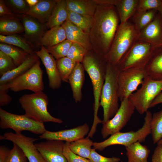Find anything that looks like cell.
Wrapping results in <instances>:
<instances>
[{
	"label": "cell",
	"mask_w": 162,
	"mask_h": 162,
	"mask_svg": "<svg viewBox=\"0 0 162 162\" xmlns=\"http://www.w3.org/2000/svg\"><path fill=\"white\" fill-rule=\"evenodd\" d=\"M34 52L36 55L40 58L45 67L48 76L50 88L53 89L59 88L62 81L57 68L56 60L54 58L43 45L39 50Z\"/></svg>",
	"instance_id": "obj_16"
},
{
	"label": "cell",
	"mask_w": 162,
	"mask_h": 162,
	"mask_svg": "<svg viewBox=\"0 0 162 162\" xmlns=\"http://www.w3.org/2000/svg\"><path fill=\"white\" fill-rule=\"evenodd\" d=\"M162 103V92L160 93L153 100L151 104L150 108L157 105Z\"/></svg>",
	"instance_id": "obj_50"
},
{
	"label": "cell",
	"mask_w": 162,
	"mask_h": 162,
	"mask_svg": "<svg viewBox=\"0 0 162 162\" xmlns=\"http://www.w3.org/2000/svg\"><path fill=\"white\" fill-rule=\"evenodd\" d=\"M17 66L11 57L0 51V76L14 69Z\"/></svg>",
	"instance_id": "obj_39"
},
{
	"label": "cell",
	"mask_w": 162,
	"mask_h": 162,
	"mask_svg": "<svg viewBox=\"0 0 162 162\" xmlns=\"http://www.w3.org/2000/svg\"><path fill=\"white\" fill-rule=\"evenodd\" d=\"M39 60L28 70L7 84L14 92L28 90L33 92L43 91L44 89L43 71Z\"/></svg>",
	"instance_id": "obj_10"
},
{
	"label": "cell",
	"mask_w": 162,
	"mask_h": 162,
	"mask_svg": "<svg viewBox=\"0 0 162 162\" xmlns=\"http://www.w3.org/2000/svg\"><path fill=\"white\" fill-rule=\"evenodd\" d=\"M152 162H162V145L158 144L152 156Z\"/></svg>",
	"instance_id": "obj_47"
},
{
	"label": "cell",
	"mask_w": 162,
	"mask_h": 162,
	"mask_svg": "<svg viewBox=\"0 0 162 162\" xmlns=\"http://www.w3.org/2000/svg\"><path fill=\"white\" fill-rule=\"evenodd\" d=\"M36 54L30 55L21 64L0 77V85L7 84L29 69L39 60Z\"/></svg>",
	"instance_id": "obj_23"
},
{
	"label": "cell",
	"mask_w": 162,
	"mask_h": 162,
	"mask_svg": "<svg viewBox=\"0 0 162 162\" xmlns=\"http://www.w3.org/2000/svg\"><path fill=\"white\" fill-rule=\"evenodd\" d=\"M84 69L82 63H77L68 78L73 97L77 103L82 99V89L85 79Z\"/></svg>",
	"instance_id": "obj_20"
},
{
	"label": "cell",
	"mask_w": 162,
	"mask_h": 162,
	"mask_svg": "<svg viewBox=\"0 0 162 162\" xmlns=\"http://www.w3.org/2000/svg\"><path fill=\"white\" fill-rule=\"evenodd\" d=\"M72 43L66 39L52 47H45L49 52L57 60L67 56Z\"/></svg>",
	"instance_id": "obj_37"
},
{
	"label": "cell",
	"mask_w": 162,
	"mask_h": 162,
	"mask_svg": "<svg viewBox=\"0 0 162 162\" xmlns=\"http://www.w3.org/2000/svg\"><path fill=\"white\" fill-rule=\"evenodd\" d=\"M62 25L64 30L67 40L81 45L87 51L92 50L88 34L73 24L68 18Z\"/></svg>",
	"instance_id": "obj_18"
},
{
	"label": "cell",
	"mask_w": 162,
	"mask_h": 162,
	"mask_svg": "<svg viewBox=\"0 0 162 162\" xmlns=\"http://www.w3.org/2000/svg\"><path fill=\"white\" fill-rule=\"evenodd\" d=\"M57 0H39L36 5L30 7L27 14L42 23H46L52 14Z\"/></svg>",
	"instance_id": "obj_19"
},
{
	"label": "cell",
	"mask_w": 162,
	"mask_h": 162,
	"mask_svg": "<svg viewBox=\"0 0 162 162\" xmlns=\"http://www.w3.org/2000/svg\"><path fill=\"white\" fill-rule=\"evenodd\" d=\"M144 69L147 76L149 78L162 81V46L156 49Z\"/></svg>",
	"instance_id": "obj_21"
},
{
	"label": "cell",
	"mask_w": 162,
	"mask_h": 162,
	"mask_svg": "<svg viewBox=\"0 0 162 162\" xmlns=\"http://www.w3.org/2000/svg\"><path fill=\"white\" fill-rule=\"evenodd\" d=\"M138 40L157 47L162 46V23L158 12L154 20L140 32Z\"/></svg>",
	"instance_id": "obj_17"
},
{
	"label": "cell",
	"mask_w": 162,
	"mask_h": 162,
	"mask_svg": "<svg viewBox=\"0 0 162 162\" xmlns=\"http://www.w3.org/2000/svg\"><path fill=\"white\" fill-rule=\"evenodd\" d=\"M9 89L7 84L0 85V106H6L11 101L12 99L8 94Z\"/></svg>",
	"instance_id": "obj_45"
},
{
	"label": "cell",
	"mask_w": 162,
	"mask_h": 162,
	"mask_svg": "<svg viewBox=\"0 0 162 162\" xmlns=\"http://www.w3.org/2000/svg\"><path fill=\"white\" fill-rule=\"evenodd\" d=\"M139 33L129 20L120 23L105 57L107 63L117 65L138 40Z\"/></svg>",
	"instance_id": "obj_3"
},
{
	"label": "cell",
	"mask_w": 162,
	"mask_h": 162,
	"mask_svg": "<svg viewBox=\"0 0 162 162\" xmlns=\"http://www.w3.org/2000/svg\"><path fill=\"white\" fill-rule=\"evenodd\" d=\"M162 5V0H139L136 12L152 10H158Z\"/></svg>",
	"instance_id": "obj_40"
},
{
	"label": "cell",
	"mask_w": 162,
	"mask_h": 162,
	"mask_svg": "<svg viewBox=\"0 0 162 162\" xmlns=\"http://www.w3.org/2000/svg\"><path fill=\"white\" fill-rule=\"evenodd\" d=\"M158 13L160 15V19L161 20V22L162 23V5L161 8L158 10Z\"/></svg>",
	"instance_id": "obj_52"
},
{
	"label": "cell",
	"mask_w": 162,
	"mask_h": 162,
	"mask_svg": "<svg viewBox=\"0 0 162 162\" xmlns=\"http://www.w3.org/2000/svg\"><path fill=\"white\" fill-rule=\"evenodd\" d=\"M120 71L117 65L107 63L106 74L100 100V105L103 110L102 124L114 116L120 106L117 84Z\"/></svg>",
	"instance_id": "obj_4"
},
{
	"label": "cell",
	"mask_w": 162,
	"mask_h": 162,
	"mask_svg": "<svg viewBox=\"0 0 162 162\" xmlns=\"http://www.w3.org/2000/svg\"><path fill=\"white\" fill-rule=\"evenodd\" d=\"M120 24L115 6L98 5L89 34L92 50L105 57Z\"/></svg>",
	"instance_id": "obj_1"
},
{
	"label": "cell",
	"mask_w": 162,
	"mask_h": 162,
	"mask_svg": "<svg viewBox=\"0 0 162 162\" xmlns=\"http://www.w3.org/2000/svg\"><path fill=\"white\" fill-rule=\"evenodd\" d=\"M158 13L157 10L136 12L129 20L140 32L154 20Z\"/></svg>",
	"instance_id": "obj_30"
},
{
	"label": "cell",
	"mask_w": 162,
	"mask_h": 162,
	"mask_svg": "<svg viewBox=\"0 0 162 162\" xmlns=\"http://www.w3.org/2000/svg\"><path fill=\"white\" fill-rule=\"evenodd\" d=\"M19 16L21 19L26 38L32 40L38 38L40 40L45 33L42 23L27 14H22Z\"/></svg>",
	"instance_id": "obj_22"
},
{
	"label": "cell",
	"mask_w": 162,
	"mask_h": 162,
	"mask_svg": "<svg viewBox=\"0 0 162 162\" xmlns=\"http://www.w3.org/2000/svg\"><path fill=\"white\" fill-rule=\"evenodd\" d=\"M157 144L162 145V138L157 142Z\"/></svg>",
	"instance_id": "obj_53"
},
{
	"label": "cell",
	"mask_w": 162,
	"mask_h": 162,
	"mask_svg": "<svg viewBox=\"0 0 162 162\" xmlns=\"http://www.w3.org/2000/svg\"><path fill=\"white\" fill-rule=\"evenodd\" d=\"M68 19L73 24L89 34L93 23V16L80 14L68 10Z\"/></svg>",
	"instance_id": "obj_33"
},
{
	"label": "cell",
	"mask_w": 162,
	"mask_h": 162,
	"mask_svg": "<svg viewBox=\"0 0 162 162\" xmlns=\"http://www.w3.org/2000/svg\"><path fill=\"white\" fill-rule=\"evenodd\" d=\"M20 49L8 44L3 43L0 44V51L11 57L17 66L22 63L30 55Z\"/></svg>",
	"instance_id": "obj_34"
},
{
	"label": "cell",
	"mask_w": 162,
	"mask_h": 162,
	"mask_svg": "<svg viewBox=\"0 0 162 162\" xmlns=\"http://www.w3.org/2000/svg\"><path fill=\"white\" fill-rule=\"evenodd\" d=\"M93 142L89 137H87L69 142V146L74 153L88 159Z\"/></svg>",
	"instance_id": "obj_31"
},
{
	"label": "cell",
	"mask_w": 162,
	"mask_h": 162,
	"mask_svg": "<svg viewBox=\"0 0 162 162\" xmlns=\"http://www.w3.org/2000/svg\"><path fill=\"white\" fill-rule=\"evenodd\" d=\"M0 41L2 43L8 44L19 47L30 55L35 54L31 43L17 35H0Z\"/></svg>",
	"instance_id": "obj_32"
},
{
	"label": "cell",
	"mask_w": 162,
	"mask_h": 162,
	"mask_svg": "<svg viewBox=\"0 0 162 162\" xmlns=\"http://www.w3.org/2000/svg\"><path fill=\"white\" fill-rule=\"evenodd\" d=\"M69 142H65L63 152L67 162H90L88 159L72 152L69 146Z\"/></svg>",
	"instance_id": "obj_43"
},
{
	"label": "cell",
	"mask_w": 162,
	"mask_h": 162,
	"mask_svg": "<svg viewBox=\"0 0 162 162\" xmlns=\"http://www.w3.org/2000/svg\"><path fill=\"white\" fill-rule=\"evenodd\" d=\"M121 102L119 108L114 116L103 124L101 133L104 139L120 132L126 125L134 112L135 107L129 98Z\"/></svg>",
	"instance_id": "obj_12"
},
{
	"label": "cell",
	"mask_w": 162,
	"mask_h": 162,
	"mask_svg": "<svg viewBox=\"0 0 162 162\" xmlns=\"http://www.w3.org/2000/svg\"><path fill=\"white\" fill-rule=\"evenodd\" d=\"M68 10L81 15L93 16L97 4L94 0H66Z\"/></svg>",
	"instance_id": "obj_25"
},
{
	"label": "cell",
	"mask_w": 162,
	"mask_h": 162,
	"mask_svg": "<svg viewBox=\"0 0 162 162\" xmlns=\"http://www.w3.org/2000/svg\"><path fill=\"white\" fill-rule=\"evenodd\" d=\"M68 18V9L66 0H57L46 26L50 28L62 25Z\"/></svg>",
	"instance_id": "obj_24"
},
{
	"label": "cell",
	"mask_w": 162,
	"mask_h": 162,
	"mask_svg": "<svg viewBox=\"0 0 162 162\" xmlns=\"http://www.w3.org/2000/svg\"><path fill=\"white\" fill-rule=\"evenodd\" d=\"M24 31L23 25L16 17H1L0 33L1 35H9L20 33Z\"/></svg>",
	"instance_id": "obj_29"
},
{
	"label": "cell",
	"mask_w": 162,
	"mask_h": 162,
	"mask_svg": "<svg viewBox=\"0 0 162 162\" xmlns=\"http://www.w3.org/2000/svg\"><path fill=\"white\" fill-rule=\"evenodd\" d=\"M158 47L138 40L117 65L119 70L132 68H144Z\"/></svg>",
	"instance_id": "obj_9"
},
{
	"label": "cell",
	"mask_w": 162,
	"mask_h": 162,
	"mask_svg": "<svg viewBox=\"0 0 162 162\" xmlns=\"http://www.w3.org/2000/svg\"><path fill=\"white\" fill-rule=\"evenodd\" d=\"M128 162H148L150 150L146 146L137 142L125 147Z\"/></svg>",
	"instance_id": "obj_27"
},
{
	"label": "cell",
	"mask_w": 162,
	"mask_h": 162,
	"mask_svg": "<svg viewBox=\"0 0 162 162\" xmlns=\"http://www.w3.org/2000/svg\"><path fill=\"white\" fill-rule=\"evenodd\" d=\"M139 0H118L115 6L118 12L120 23L129 20L136 11Z\"/></svg>",
	"instance_id": "obj_28"
},
{
	"label": "cell",
	"mask_w": 162,
	"mask_h": 162,
	"mask_svg": "<svg viewBox=\"0 0 162 162\" xmlns=\"http://www.w3.org/2000/svg\"><path fill=\"white\" fill-rule=\"evenodd\" d=\"M89 127L87 124H84L76 127L57 131L46 130L39 136L40 139L53 140L71 142L84 138L88 134Z\"/></svg>",
	"instance_id": "obj_15"
},
{
	"label": "cell",
	"mask_w": 162,
	"mask_h": 162,
	"mask_svg": "<svg viewBox=\"0 0 162 162\" xmlns=\"http://www.w3.org/2000/svg\"><path fill=\"white\" fill-rule=\"evenodd\" d=\"M146 76L144 68H132L120 71L117 78L119 100L121 101L129 98Z\"/></svg>",
	"instance_id": "obj_11"
},
{
	"label": "cell",
	"mask_w": 162,
	"mask_h": 162,
	"mask_svg": "<svg viewBox=\"0 0 162 162\" xmlns=\"http://www.w3.org/2000/svg\"><path fill=\"white\" fill-rule=\"evenodd\" d=\"M85 70L91 81L94 97V120L90 132L95 133L98 125L102 121L98 116L102 88L104 84L107 70V62L105 57L92 50L88 51L82 63Z\"/></svg>",
	"instance_id": "obj_2"
},
{
	"label": "cell",
	"mask_w": 162,
	"mask_h": 162,
	"mask_svg": "<svg viewBox=\"0 0 162 162\" xmlns=\"http://www.w3.org/2000/svg\"><path fill=\"white\" fill-rule=\"evenodd\" d=\"M13 143L7 162H28V159L22 150L17 145Z\"/></svg>",
	"instance_id": "obj_42"
},
{
	"label": "cell",
	"mask_w": 162,
	"mask_h": 162,
	"mask_svg": "<svg viewBox=\"0 0 162 162\" xmlns=\"http://www.w3.org/2000/svg\"><path fill=\"white\" fill-rule=\"evenodd\" d=\"M150 125L153 142L155 144L162 138V110L152 115Z\"/></svg>",
	"instance_id": "obj_36"
},
{
	"label": "cell",
	"mask_w": 162,
	"mask_h": 162,
	"mask_svg": "<svg viewBox=\"0 0 162 162\" xmlns=\"http://www.w3.org/2000/svg\"><path fill=\"white\" fill-rule=\"evenodd\" d=\"M146 113L143 125L137 130L116 133L110 135L104 141L94 142L93 148L101 151L112 145H121L126 147L137 142H144L147 137L151 134L150 124L152 117V114L148 110Z\"/></svg>",
	"instance_id": "obj_6"
},
{
	"label": "cell",
	"mask_w": 162,
	"mask_h": 162,
	"mask_svg": "<svg viewBox=\"0 0 162 162\" xmlns=\"http://www.w3.org/2000/svg\"><path fill=\"white\" fill-rule=\"evenodd\" d=\"M0 16L1 17L7 18L14 17L10 9L5 4L4 1L0 0Z\"/></svg>",
	"instance_id": "obj_46"
},
{
	"label": "cell",
	"mask_w": 162,
	"mask_h": 162,
	"mask_svg": "<svg viewBox=\"0 0 162 162\" xmlns=\"http://www.w3.org/2000/svg\"><path fill=\"white\" fill-rule=\"evenodd\" d=\"M87 51L81 45L73 43L70 47L67 57L76 63H82Z\"/></svg>",
	"instance_id": "obj_38"
},
{
	"label": "cell",
	"mask_w": 162,
	"mask_h": 162,
	"mask_svg": "<svg viewBox=\"0 0 162 162\" xmlns=\"http://www.w3.org/2000/svg\"><path fill=\"white\" fill-rule=\"evenodd\" d=\"M162 81L155 80L146 76L141 88L129 97L135 109L140 115L148 110L154 99L161 92Z\"/></svg>",
	"instance_id": "obj_8"
},
{
	"label": "cell",
	"mask_w": 162,
	"mask_h": 162,
	"mask_svg": "<svg viewBox=\"0 0 162 162\" xmlns=\"http://www.w3.org/2000/svg\"><path fill=\"white\" fill-rule=\"evenodd\" d=\"M8 6L13 11L19 14H27L30 6L23 0H8L6 1Z\"/></svg>",
	"instance_id": "obj_41"
},
{
	"label": "cell",
	"mask_w": 162,
	"mask_h": 162,
	"mask_svg": "<svg viewBox=\"0 0 162 162\" xmlns=\"http://www.w3.org/2000/svg\"><path fill=\"white\" fill-rule=\"evenodd\" d=\"M26 1L30 7H32L36 5L39 0H26Z\"/></svg>",
	"instance_id": "obj_51"
},
{
	"label": "cell",
	"mask_w": 162,
	"mask_h": 162,
	"mask_svg": "<svg viewBox=\"0 0 162 162\" xmlns=\"http://www.w3.org/2000/svg\"><path fill=\"white\" fill-rule=\"evenodd\" d=\"M66 40L64 30L62 25L56 26L43 34L40 40L42 45L46 47L53 46Z\"/></svg>",
	"instance_id": "obj_26"
},
{
	"label": "cell",
	"mask_w": 162,
	"mask_h": 162,
	"mask_svg": "<svg viewBox=\"0 0 162 162\" xmlns=\"http://www.w3.org/2000/svg\"><path fill=\"white\" fill-rule=\"evenodd\" d=\"M56 63L62 81L68 82V78L76 63L67 56L56 60Z\"/></svg>",
	"instance_id": "obj_35"
},
{
	"label": "cell",
	"mask_w": 162,
	"mask_h": 162,
	"mask_svg": "<svg viewBox=\"0 0 162 162\" xmlns=\"http://www.w3.org/2000/svg\"><path fill=\"white\" fill-rule=\"evenodd\" d=\"M0 128L11 129L17 134L26 130L41 135L47 130L44 123L34 120L25 114L17 115L0 108Z\"/></svg>",
	"instance_id": "obj_7"
},
{
	"label": "cell",
	"mask_w": 162,
	"mask_h": 162,
	"mask_svg": "<svg viewBox=\"0 0 162 162\" xmlns=\"http://www.w3.org/2000/svg\"><path fill=\"white\" fill-rule=\"evenodd\" d=\"M11 149L6 146H0V162H7Z\"/></svg>",
	"instance_id": "obj_48"
},
{
	"label": "cell",
	"mask_w": 162,
	"mask_h": 162,
	"mask_svg": "<svg viewBox=\"0 0 162 162\" xmlns=\"http://www.w3.org/2000/svg\"><path fill=\"white\" fill-rule=\"evenodd\" d=\"M19 101L25 114L34 120L43 123L63 122L61 119L52 116L48 112V97L43 91L24 94L20 97Z\"/></svg>",
	"instance_id": "obj_5"
},
{
	"label": "cell",
	"mask_w": 162,
	"mask_h": 162,
	"mask_svg": "<svg viewBox=\"0 0 162 162\" xmlns=\"http://www.w3.org/2000/svg\"><path fill=\"white\" fill-rule=\"evenodd\" d=\"M0 139L10 141L17 145L22 150L29 162H46L34 143L38 139L25 136L22 133L11 132H6L0 136Z\"/></svg>",
	"instance_id": "obj_13"
},
{
	"label": "cell",
	"mask_w": 162,
	"mask_h": 162,
	"mask_svg": "<svg viewBox=\"0 0 162 162\" xmlns=\"http://www.w3.org/2000/svg\"><path fill=\"white\" fill-rule=\"evenodd\" d=\"M65 144L62 141L46 140L35 145L46 162H67L63 152Z\"/></svg>",
	"instance_id": "obj_14"
},
{
	"label": "cell",
	"mask_w": 162,
	"mask_h": 162,
	"mask_svg": "<svg viewBox=\"0 0 162 162\" xmlns=\"http://www.w3.org/2000/svg\"><path fill=\"white\" fill-rule=\"evenodd\" d=\"M121 162H123L122 161H121Z\"/></svg>",
	"instance_id": "obj_54"
},
{
	"label": "cell",
	"mask_w": 162,
	"mask_h": 162,
	"mask_svg": "<svg viewBox=\"0 0 162 162\" xmlns=\"http://www.w3.org/2000/svg\"><path fill=\"white\" fill-rule=\"evenodd\" d=\"M97 5L115 6L118 0H94Z\"/></svg>",
	"instance_id": "obj_49"
},
{
	"label": "cell",
	"mask_w": 162,
	"mask_h": 162,
	"mask_svg": "<svg viewBox=\"0 0 162 162\" xmlns=\"http://www.w3.org/2000/svg\"><path fill=\"white\" fill-rule=\"evenodd\" d=\"M90 162H119L121 159L118 157L108 158L101 155L97 153L96 150L92 148L88 159Z\"/></svg>",
	"instance_id": "obj_44"
}]
</instances>
